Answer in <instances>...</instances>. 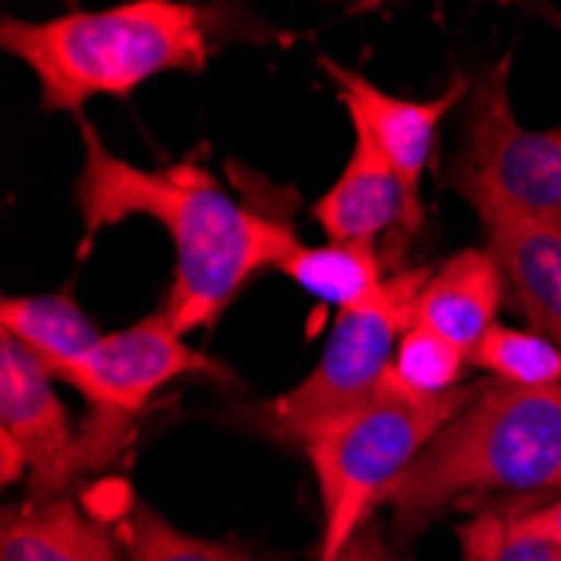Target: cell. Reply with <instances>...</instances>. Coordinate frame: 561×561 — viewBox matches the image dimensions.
<instances>
[{
    "label": "cell",
    "mask_w": 561,
    "mask_h": 561,
    "mask_svg": "<svg viewBox=\"0 0 561 561\" xmlns=\"http://www.w3.org/2000/svg\"><path fill=\"white\" fill-rule=\"evenodd\" d=\"M78 128L84 138L75 182L84 222L81 256L101 229L125 219L148 216L165 226L175 245V276L162 310L182 336L213 327L252 276L276 270L299 242L283 219L242 206L206 169L188 162L141 169L118 159L84 115H78Z\"/></svg>",
    "instance_id": "cell-1"
},
{
    "label": "cell",
    "mask_w": 561,
    "mask_h": 561,
    "mask_svg": "<svg viewBox=\"0 0 561 561\" xmlns=\"http://www.w3.org/2000/svg\"><path fill=\"white\" fill-rule=\"evenodd\" d=\"M213 8L128 0L47 21H0V47L37 78L44 112H84L91 98H128L169 71H202L222 41Z\"/></svg>",
    "instance_id": "cell-2"
},
{
    "label": "cell",
    "mask_w": 561,
    "mask_h": 561,
    "mask_svg": "<svg viewBox=\"0 0 561 561\" xmlns=\"http://www.w3.org/2000/svg\"><path fill=\"white\" fill-rule=\"evenodd\" d=\"M531 501L561 494V387L522 390L474 383L471 400L383 494L403 522L440 515L471 497Z\"/></svg>",
    "instance_id": "cell-3"
},
{
    "label": "cell",
    "mask_w": 561,
    "mask_h": 561,
    "mask_svg": "<svg viewBox=\"0 0 561 561\" xmlns=\"http://www.w3.org/2000/svg\"><path fill=\"white\" fill-rule=\"evenodd\" d=\"M474 383L444 397H414L383 377L380 390L356 414L306 444L323 504V538L317 561H340L353 535L380 507L421 450L465 411Z\"/></svg>",
    "instance_id": "cell-4"
},
{
    "label": "cell",
    "mask_w": 561,
    "mask_h": 561,
    "mask_svg": "<svg viewBox=\"0 0 561 561\" xmlns=\"http://www.w3.org/2000/svg\"><path fill=\"white\" fill-rule=\"evenodd\" d=\"M427 276L431 270L397 273L377 299L336 313L317 367L286 393L260 403L252 411L256 424L286 444L306 447L327 427L360 411L380 390L400 336L414 323Z\"/></svg>",
    "instance_id": "cell-5"
},
{
    "label": "cell",
    "mask_w": 561,
    "mask_h": 561,
    "mask_svg": "<svg viewBox=\"0 0 561 561\" xmlns=\"http://www.w3.org/2000/svg\"><path fill=\"white\" fill-rule=\"evenodd\" d=\"M512 58L471 81L450 185L481 216L512 213L561 236V125L525 128L507 91Z\"/></svg>",
    "instance_id": "cell-6"
},
{
    "label": "cell",
    "mask_w": 561,
    "mask_h": 561,
    "mask_svg": "<svg viewBox=\"0 0 561 561\" xmlns=\"http://www.w3.org/2000/svg\"><path fill=\"white\" fill-rule=\"evenodd\" d=\"M229 377L209 353L192 350L172 327L165 310L115 330L84 356L75 390L88 403V417L78 427L75 474H98L115 465L131 444L135 424L145 417L151 397L182 377Z\"/></svg>",
    "instance_id": "cell-7"
},
{
    "label": "cell",
    "mask_w": 561,
    "mask_h": 561,
    "mask_svg": "<svg viewBox=\"0 0 561 561\" xmlns=\"http://www.w3.org/2000/svg\"><path fill=\"white\" fill-rule=\"evenodd\" d=\"M78 427L55 377L14 336L0 333V481H27L31 497H58L78 481Z\"/></svg>",
    "instance_id": "cell-8"
},
{
    "label": "cell",
    "mask_w": 561,
    "mask_h": 561,
    "mask_svg": "<svg viewBox=\"0 0 561 561\" xmlns=\"http://www.w3.org/2000/svg\"><path fill=\"white\" fill-rule=\"evenodd\" d=\"M327 78L336 84L340 105L350 115L353 131L367 135L380 156L397 169V175L421 192V179L434 159L437 131L444 118L471 94V78L454 75V81L437 98H400L374 84L367 75L353 71L333 58H320Z\"/></svg>",
    "instance_id": "cell-9"
},
{
    "label": "cell",
    "mask_w": 561,
    "mask_h": 561,
    "mask_svg": "<svg viewBox=\"0 0 561 561\" xmlns=\"http://www.w3.org/2000/svg\"><path fill=\"white\" fill-rule=\"evenodd\" d=\"M313 219L323 226L327 242H377L387 232H417L424 226V202L367 135L353 131L350 159L340 179L317 198Z\"/></svg>",
    "instance_id": "cell-10"
},
{
    "label": "cell",
    "mask_w": 561,
    "mask_h": 561,
    "mask_svg": "<svg viewBox=\"0 0 561 561\" xmlns=\"http://www.w3.org/2000/svg\"><path fill=\"white\" fill-rule=\"evenodd\" d=\"M481 226L504 276V296L535 333L561 346V236L512 213H488Z\"/></svg>",
    "instance_id": "cell-11"
},
{
    "label": "cell",
    "mask_w": 561,
    "mask_h": 561,
    "mask_svg": "<svg viewBox=\"0 0 561 561\" xmlns=\"http://www.w3.org/2000/svg\"><path fill=\"white\" fill-rule=\"evenodd\" d=\"M504 299V276L491 249H461L431 270L414 320L471 356L488 330L497 327Z\"/></svg>",
    "instance_id": "cell-12"
},
{
    "label": "cell",
    "mask_w": 561,
    "mask_h": 561,
    "mask_svg": "<svg viewBox=\"0 0 561 561\" xmlns=\"http://www.w3.org/2000/svg\"><path fill=\"white\" fill-rule=\"evenodd\" d=\"M0 561H125V554L105 518L58 494L8 507L0 525Z\"/></svg>",
    "instance_id": "cell-13"
},
{
    "label": "cell",
    "mask_w": 561,
    "mask_h": 561,
    "mask_svg": "<svg viewBox=\"0 0 561 561\" xmlns=\"http://www.w3.org/2000/svg\"><path fill=\"white\" fill-rule=\"evenodd\" d=\"M0 327L31 350L55 380L75 387L84 356L101 340L88 323L71 293H44V296H4L0 302Z\"/></svg>",
    "instance_id": "cell-14"
},
{
    "label": "cell",
    "mask_w": 561,
    "mask_h": 561,
    "mask_svg": "<svg viewBox=\"0 0 561 561\" xmlns=\"http://www.w3.org/2000/svg\"><path fill=\"white\" fill-rule=\"evenodd\" d=\"M276 270L320 302L336 306L340 313L377 299L390 283L377 242H296Z\"/></svg>",
    "instance_id": "cell-15"
},
{
    "label": "cell",
    "mask_w": 561,
    "mask_h": 561,
    "mask_svg": "<svg viewBox=\"0 0 561 561\" xmlns=\"http://www.w3.org/2000/svg\"><path fill=\"white\" fill-rule=\"evenodd\" d=\"M125 561H256L252 548L239 541L198 538L175 528L165 515L131 501L112 525Z\"/></svg>",
    "instance_id": "cell-16"
},
{
    "label": "cell",
    "mask_w": 561,
    "mask_h": 561,
    "mask_svg": "<svg viewBox=\"0 0 561 561\" xmlns=\"http://www.w3.org/2000/svg\"><path fill=\"white\" fill-rule=\"evenodd\" d=\"M471 364L491 380L522 390H558L561 387V346L535 330L491 327L474 346Z\"/></svg>",
    "instance_id": "cell-17"
},
{
    "label": "cell",
    "mask_w": 561,
    "mask_h": 561,
    "mask_svg": "<svg viewBox=\"0 0 561 561\" xmlns=\"http://www.w3.org/2000/svg\"><path fill=\"white\" fill-rule=\"evenodd\" d=\"M468 364L471 356L461 346H454L450 340L414 320L411 330L400 336L387 377L414 397H444L461 387V374Z\"/></svg>",
    "instance_id": "cell-18"
},
{
    "label": "cell",
    "mask_w": 561,
    "mask_h": 561,
    "mask_svg": "<svg viewBox=\"0 0 561 561\" xmlns=\"http://www.w3.org/2000/svg\"><path fill=\"white\" fill-rule=\"evenodd\" d=\"M461 561H561V551L507 528L504 507L474 515L457 528Z\"/></svg>",
    "instance_id": "cell-19"
},
{
    "label": "cell",
    "mask_w": 561,
    "mask_h": 561,
    "mask_svg": "<svg viewBox=\"0 0 561 561\" xmlns=\"http://www.w3.org/2000/svg\"><path fill=\"white\" fill-rule=\"evenodd\" d=\"M504 507V518H507V528L525 535V538H535V541H545L551 548L561 551V494L548 497V501H512V504H501Z\"/></svg>",
    "instance_id": "cell-20"
},
{
    "label": "cell",
    "mask_w": 561,
    "mask_h": 561,
    "mask_svg": "<svg viewBox=\"0 0 561 561\" xmlns=\"http://www.w3.org/2000/svg\"><path fill=\"white\" fill-rule=\"evenodd\" d=\"M340 561H400L397 551L390 548L383 528L370 518L360 531L353 535V541L346 545L343 558Z\"/></svg>",
    "instance_id": "cell-21"
},
{
    "label": "cell",
    "mask_w": 561,
    "mask_h": 561,
    "mask_svg": "<svg viewBox=\"0 0 561 561\" xmlns=\"http://www.w3.org/2000/svg\"><path fill=\"white\" fill-rule=\"evenodd\" d=\"M551 21H554V24H558V27H561V14H554V18H551Z\"/></svg>",
    "instance_id": "cell-22"
}]
</instances>
